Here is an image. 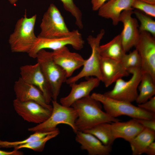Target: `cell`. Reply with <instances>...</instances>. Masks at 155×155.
<instances>
[{
	"mask_svg": "<svg viewBox=\"0 0 155 155\" xmlns=\"http://www.w3.org/2000/svg\"><path fill=\"white\" fill-rule=\"evenodd\" d=\"M101 103L90 95L74 102L71 106L77 111L78 117L75 125L78 131H84L103 123L120 121L102 110Z\"/></svg>",
	"mask_w": 155,
	"mask_h": 155,
	"instance_id": "obj_1",
	"label": "cell"
},
{
	"mask_svg": "<svg viewBox=\"0 0 155 155\" xmlns=\"http://www.w3.org/2000/svg\"><path fill=\"white\" fill-rule=\"evenodd\" d=\"M36 18V14L28 18L25 12L17 21L9 40L12 52L28 53L38 38L34 32Z\"/></svg>",
	"mask_w": 155,
	"mask_h": 155,
	"instance_id": "obj_2",
	"label": "cell"
},
{
	"mask_svg": "<svg viewBox=\"0 0 155 155\" xmlns=\"http://www.w3.org/2000/svg\"><path fill=\"white\" fill-rule=\"evenodd\" d=\"M90 96L101 103L105 112L113 117L126 115L135 119H155V113L145 111L131 103L112 98L99 93H93Z\"/></svg>",
	"mask_w": 155,
	"mask_h": 155,
	"instance_id": "obj_3",
	"label": "cell"
},
{
	"mask_svg": "<svg viewBox=\"0 0 155 155\" xmlns=\"http://www.w3.org/2000/svg\"><path fill=\"white\" fill-rule=\"evenodd\" d=\"M52 110L49 117L44 122L29 128L28 131L34 132H50L57 129L61 124L67 125L76 133L77 131L75 122L78 117L76 111L72 107H67L58 103L57 100H52Z\"/></svg>",
	"mask_w": 155,
	"mask_h": 155,
	"instance_id": "obj_4",
	"label": "cell"
},
{
	"mask_svg": "<svg viewBox=\"0 0 155 155\" xmlns=\"http://www.w3.org/2000/svg\"><path fill=\"white\" fill-rule=\"evenodd\" d=\"M36 58L50 85L52 99L57 100L61 86L67 78L66 73L54 61L52 52L42 49L38 52Z\"/></svg>",
	"mask_w": 155,
	"mask_h": 155,
	"instance_id": "obj_5",
	"label": "cell"
},
{
	"mask_svg": "<svg viewBox=\"0 0 155 155\" xmlns=\"http://www.w3.org/2000/svg\"><path fill=\"white\" fill-rule=\"evenodd\" d=\"M105 32L102 29L96 37L89 35L87 38L88 44L92 50L89 57L85 60L83 68L77 75L69 78L66 81L67 84L70 85L76 83L80 79L86 77L94 76L102 82V79L100 71L101 56L99 51L100 43Z\"/></svg>",
	"mask_w": 155,
	"mask_h": 155,
	"instance_id": "obj_6",
	"label": "cell"
},
{
	"mask_svg": "<svg viewBox=\"0 0 155 155\" xmlns=\"http://www.w3.org/2000/svg\"><path fill=\"white\" fill-rule=\"evenodd\" d=\"M41 30L37 37L54 38L65 36L71 33L57 7L51 4L44 13L40 25Z\"/></svg>",
	"mask_w": 155,
	"mask_h": 155,
	"instance_id": "obj_7",
	"label": "cell"
},
{
	"mask_svg": "<svg viewBox=\"0 0 155 155\" xmlns=\"http://www.w3.org/2000/svg\"><path fill=\"white\" fill-rule=\"evenodd\" d=\"M132 74L131 78L125 81L122 78L115 82L113 89L103 94L109 98L131 103L135 101L138 96L137 89L143 73L141 68H135L127 70Z\"/></svg>",
	"mask_w": 155,
	"mask_h": 155,
	"instance_id": "obj_8",
	"label": "cell"
},
{
	"mask_svg": "<svg viewBox=\"0 0 155 155\" xmlns=\"http://www.w3.org/2000/svg\"><path fill=\"white\" fill-rule=\"evenodd\" d=\"M84 44L81 34L78 30H75L65 36L54 38L38 37L36 42L27 53L30 57L35 58L38 52L42 49H48L55 51L70 45L75 49L80 50L83 48Z\"/></svg>",
	"mask_w": 155,
	"mask_h": 155,
	"instance_id": "obj_9",
	"label": "cell"
},
{
	"mask_svg": "<svg viewBox=\"0 0 155 155\" xmlns=\"http://www.w3.org/2000/svg\"><path fill=\"white\" fill-rule=\"evenodd\" d=\"M138 40L134 46L141 58L143 73L151 75L155 81V36L146 31L140 32Z\"/></svg>",
	"mask_w": 155,
	"mask_h": 155,
	"instance_id": "obj_10",
	"label": "cell"
},
{
	"mask_svg": "<svg viewBox=\"0 0 155 155\" xmlns=\"http://www.w3.org/2000/svg\"><path fill=\"white\" fill-rule=\"evenodd\" d=\"M16 113L29 122L41 123L50 116L52 111L32 101L21 102L15 99L13 102Z\"/></svg>",
	"mask_w": 155,
	"mask_h": 155,
	"instance_id": "obj_11",
	"label": "cell"
},
{
	"mask_svg": "<svg viewBox=\"0 0 155 155\" xmlns=\"http://www.w3.org/2000/svg\"><path fill=\"white\" fill-rule=\"evenodd\" d=\"M21 78L25 82L38 88L42 93L47 103L52 101L50 85L44 75L39 63L26 65L20 68Z\"/></svg>",
	"mask_w": 155,
	"mask_h": 155,
	"instance_id": "obj_12",
	"label": "cell"
},
{
	"mask_svg": "<svg viewBox=\"0 0 155 155\" xmlns=\"http://www.w3.org/2000/svg\"><path fill=\"white\" fill-rule=\"evenodd\" d=\"M133 9H132L123 11L119 18V22H122L123 25V29L120 35L126 53L135 46L140 36L137 20L132 16L133 13Z\"/></svg>",
	"mask_w": 155,
	"mask_h": 155,
	"instance_id": "obj_13",
	"label": "cell"
},
{
	"mask_svg": "<svg viewBox=\"0 0 155 155\" xmlns=\"http://www.w3.org/2000/svg\"><path fill=\"white\" fill-rule=\"evenodd\" d=\"M52 53L54 61L65 71L67 78L82 66L85 61L80 54L70 51L66 46Z\"/></svg>",
	"mask_w": 155,
	"mask_h": 155,
	"instance_id": "obj_14",
	"label": "cell"
},
{
	"mask_svg": "<svg viewBox=\"0 0 155 155\" xmlns=\"http://www.w3.org/2000/svg\"><path fill=\"white\" fill-rule=\"evenodd\" d=\"M13 90L16 100L21 102L34 101L52 110V106L47 103L40 90L35 86L25 82L20 77L15 82Z\"/></svg>",
	"mask_w": 155,
	"mask_h": 155,
	"instance_id": "obj_15",
	"label": "cell"
},
{
	"mask_svg": "<svg viewBox=\"0 0 155 155\" xmlns=\"http://www.w3.org/2000/svg\"><path fill=\"white\" fill-rule=\"evenodd\" d=\"M100 71L102 82L106 87H108L119 79L129 74L120 61L101 56Z\"/></svg>",
	"mask_w": 155,
	"mask_h": 155,
	"instance_id": "obj_16",
	"label": "cell"
},
{
	"mask_svg": "<svg viewBox=\"0 0 155 155\" xmlns=\"http://www.w3.org/2000/svg\"><path fill=\"white\" fill-rule=\"evenodd\" d=\"M100 80L97 78H91L78 84L73 83L69 85L71 91L66 96L60 99L61 104L67 107L71 106L76 101L90 95L91 92L98 87Z\"/></svg>",
	"mask_w": 155,
	"mask_h": 155,
	"instance_id": "obj_17",
	"label": "cell"
},
{
	"mask_svg": "<svg viewBox=\"0 0 155 155\" xmlns=\"http://www.w3.org/2000/svg\"><path fill=\"white\" fill-rule=\"evenodd\" d=\"M75 140L80 145L82 150L87 151L89 155H109L112 146L104 145L97 138L89 133L78 131Z\"/></svg>",
	"mask_w": 155,
	"mask_h": 155,
	"instance_id": "obj_18",
	"label": "cell"
},
{
	"mask_svg": "<svg viewBox=\"0 0 155 155\" xmlns=\"http://www.w3.org/2000/svg\"><path fill=\"white\" fill-rule=\"evenodd\" d=\"M135 0H108L98 9V15L102 18L111 19L113 24L117 25L121 13L123 11L133 9Z\"/></svg>",
	"mask_w": 155,
	"mask_h": 155,
	"instance_id": "obj_19",
	"label": "cell"
},
{
	"mask_svg": "<svg viewBox=\"0 0 155 155\" xmlns=\"http://www.w3.org/2000/svg\"><path fill=\"white\" fill-rule=\"evenodd\" d=\"M144 128L135 119L126 122L119 121L111 123V130L114 138L116 139L122 138L129 142Z\"/></svg>",
	"mask_w": 155,
	"mask_h": 155,
	"instance_id": "obj_20",
	"label": "cell"
},
{
	"mask_svg": "<svg viewBox=\"0 0 155 155\" xmlns=\"http://www.w3.org/2000/svg\"><path fill=\"white\" fill-rule=\"evenodd\" d=\"M155 131L144 128L143 129L129 142L133 155L145 153L149 145L154 141Z\"/></svg>",
	"mask_w": 155,
	"mask_h": 155,
	"instance_id": "obj_21",
	"label": "cell"
},
{
	"mask_svg": "<svg viewBox=\"0 0 155 155\" xmlns=\"http://www.w3.org/2000/svg\"><path fill=\"white\" fill-rule=\"evenodd\" d=\"M101 57L121 61L126 54L123 49L120 34L108 42L99 46Z\"/></svg>",
	"mask_w": 155,
	"mask_h": 155,
	"instance_id": "obj_22",
	"label": "cell"
},
{
	"mask_svg": "<svg viewBox=\"0 0 155 155\" xmlns=\"http://www.w3.org/2000/svg\"><path fill=\"white\" fill-rule=\"evenodd\" d=\"M138 88L139 94L135 101L140 104L148 100L155 94V81L149 74L143 73Z\"/></svg>",
	"mask_w": 155,
	"mask_h": 155,
	"instance_id": "obj_23",
	"label": "cell"
},
{
	"mask_svg": "<svg viewBox=\"0 0 155 155\" xmlns=\"http://www.w3.org/2000/svg\"><path fill=\"white\" fill-rule=\"evenodd\" d=\"M84 132L94 135L104 145L107 146H112L116 140L112 132L111 123H101Z\"/></svg>",
	"mask_w": 155,
	"mask_h": 155,
	"instance_id": "obj_24",
	"label": "cell"
},
{
	"mask_svg": "<svg viewBox=\"0 0 155 155\" xmlns=\"http://www.w3.org/2000/svg\"><path fill=\"white\" fill-rule=\"evenodd\" d=\"M59 133V130L57 128L53 132L42 138L15 147L14 148V149L18 150L22 148H27L37 152H41L44 150L46 142L51 139L56 137Z\"/></svg>",
	"mask_w": 155,
	"mask_h": 155,
	"instance_id": "obj_25",
	"label": "cell"
},
{
	"mask_svg": "<svg viewBox=\"0 0 155 155\" xmlns=\"http://www.w3.org/2000/svg\"><path fill=\"white\" fill-rule=\"evenodd\" d=\"M137 18L140 23L139 29L140 32L146 31L153 36H155V21L147 15H145L138 10L133 11Z\"/></svg>",
	"mask_w": 155,
	"mask_h": 155,
	"instance_id": "obj_26",
	"label": "cell"
},
{
	"mask_svg": "<svg viewBox=\"0 0 155 155\" xmlns=\"http://www.w3.org/2000/svg\"><path fill=\"white\" fill-rule=\"evenodd\" d=\"M54 131L45 132H34L27 138L21 141L11 142L0 140V148H14L42 138Z\"/></svg>",
	"mask_w": 155,
	"mask_h": 155,
	"instance_id": "obj_27",
	"label": "cell"
},
{
	"mask_svg": "<svg viewBox=\"0 0 155 155\" xmlns=\"http://www.w3.org/2000/svg\"><path fill=\"white\" fill-rule=\"evenodd\" d=\"M120 61L123 67L127 70L132 68H141V58L136 49L129 54H126Z\"/></svg>",
	"mask_w": 155,
	"mask_h": 155,
	"instance_id": "obj_28",
	"label": "cell"
},
{
	"mask_svg": "<svg viewBox=\"0 0 155 155\" xmlns=\"http://www.w3.org/2000/svg\"><path fill=\"white\" fill-rule=\"evenodd\" d=\"M60 0L62 3L65 9L74 17L75 20V24L80 29H82L83 27L82 13L74 3L73 0Z\"/></svg>",
	"mask_w": 155,
	"mask_h": 155,
	"instance_id": "obj_29",
	"label": "cell"
},
{
	"mask_svg": "<svg viewBox=\"0 0 155 155\" xmlns=\"http://www.w3.org/2000/svg\"><path fill=\"white\" fill-rule=\"evenodd\" d=\"M132 8L141 11L146 15L151 17H155V4L148 3L140 0H135L133 3Z\"/></svg>",
	"mask_w": 155,
	"mask_h": 155,
	"instance_id": "obj_30",
	"label": "cell"
},
{
	"mask_svg": "<svg viewBox=\"0 0 155 155\" xmlns=\"http://www.w3.org/2000/svg\"><path fill=\"white\" fill-rule=\"evenodd\" d=\"M146 102L140 104L138 106L148 111L155 113V97L153 96Z\"/></svg>",
	"mask_w": 155,
	"mask_h": 155,
	"instance_id": "obj_31",
	"label": "cell"
},
{
	"mask_svg": "<svg viewBox=\"0 0 155 155\" xmlns=\"http://www.w3.org/2000/svg\"><path fill=\"white\" fill-rule=\"evenodd\" d=\"M144 128L155 131V119H135Z\"/></svg>",
	"mask_w": 155,
	"mask_h": 155,
	"instance_id": "obj_32",
	"label": "cell"
},
{
	"mask_svg": "<svg viewBox=\"0 0 155 155\" xmlns=\"http://www.w3.org/2000/svg\"><path fill=\"white\" fill-rule=\"evenodd\" d=\"M108 0H91L92 9L93 11H97L106 1Z\"/></svg>",
	"mask_w": 155,
	"mask_h": 155,
	"instance_id": "obj_33",
	"label": "cell"
},
{
	"mask_svg": "<svg viewBox=\"0 0 155 155\" xmlns=\"http://www.w3.org/2000/svg\"><path fill=\"white\" fill-rule=\"evenodd\" d=\"M145 153L148 155H155V142L154 141L148 147Z\"/></svg>",
	"mask_w": 155,
	"mask_h": 155,
	"instance_id": "obj_34",
	"label": "cell"
},
{
	"mask_svg": "<svg viewBox=\"0 0 155 155\" xmlns=\"http://www.w3.org/2000/svg\"><path fill=\"white\" fill-rule=\"evenodd\" d=\"M23 153L19 151L14 150L12 151H6L0 150V155H22Z\"/></svg>",
	"mask_w": 155,
	"mask_h": 155,
	"instance_id": "obj_35",
	"label": "cell"
},
{
	"mask_svg": "<svg viewBox=\"0 0 155 155\" xmlns=\"http://www.w3.org/2000/svg\"><path fill=\"white\" fill-rule=\"evenodd\" d=\"M149 3L155 4V0H140Z\"/></svg>",
	"mask_w": 155,
	"mask_h": 155,
	"instance_id": "obj_36",
	"label": "cell"
},
{
	"mask_svg": "<svg viewBox=\"0 0 155 155\" xmlns=\"http://www.w3.org/2000/svg\"><path fill=\"white\" fill-rule=\"evenodd\" d=\"M10 3L16 5V2L18 0H8Z\"/></svg>",
	"mask_w": 155,
	"mask_h": 155,
	"instance_id": "obj_37",
	"label": "cell"
}]
</instances>
